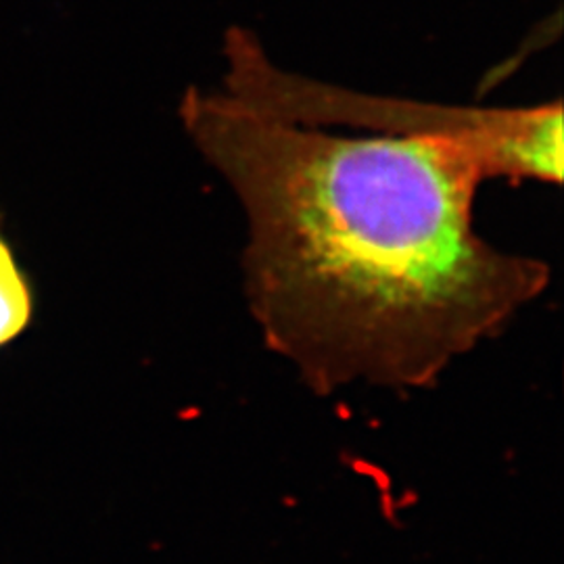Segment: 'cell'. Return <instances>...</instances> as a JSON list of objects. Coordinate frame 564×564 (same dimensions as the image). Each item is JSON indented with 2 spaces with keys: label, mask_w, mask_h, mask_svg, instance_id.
<instances>
[{
  "label": "cell",
  "mask_w": 564,
  "mask_h": 564,
  "mask_svg": "<svg viewBox=\"0 0 564 564\" xmlns=\"http://www.w3.org/2000/svg\"><path fill=\"white\" fill-rule=\"evenodd\" d=\"M223 90L272 118L349 128L360 134L435 139L456 144L485 181L563 182V105L463 107L408 101L349 90L279 67L253 32L232 28L224 39Z\"/></svg>",
  "instance_id": "7a4b0ae2"
},
{
  "label": "cell",
  "mask_w": 564,
  "mask_h": 564,
  "mask_svg": "<svg viewBox=\"0 0 564 564\" xmlns=\"http://www.w3.org/2000/svg\"><path fill=\"white\" fill-rule=\"evenodd\" d=\"M181 121L241 203L263 339L318 393L429 387L547 286L544 262L477 235L485 176L452 142L343 134L203 88Z\"/></svg>",
  "instance_id": "6da1fadb"
},
{
  "label": "cell",
  "mask_w": 564,
  "mask_h": 564,
  "mask_svg": "<svg viewBox=\"0 0 564 564\" xmlns=\"http://www.w3.org/2000/svg\"><path fill=\"white\" fill-rule=\"evenodd\" d=\"M34 295L28 276L0 235V347L18 339L32 323Z\"/></svg>",
  "instance_id": "3957f363"
}]
</instances>
